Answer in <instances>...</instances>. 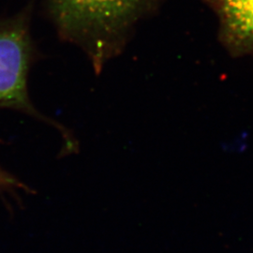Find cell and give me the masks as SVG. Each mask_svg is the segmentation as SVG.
Wrapping results in <instances>:
<instances>
[{"label": "cell", "mask_w": 253, "mask_h": 253, "mask_svg": "<svg viewBox=\"0 0 253 253\" xmlns=\"http://www.w3.org/2000/svg\"><path fill=\"white\" fill-rule=\"evenodd\" d=\"M161 0H47L46 10L65 42L79 47L100 74L121 54L137 26L159 9Z\"/></svg>", "instance_id": "obj_1"}, {"label": "cell", "mask_w": 253, "mask_h": 253, "mask_svg": "<svg viewBox=\"0 0 253 253\" xmlns=\"http://www.w3.org/2000/svg\"><path fill=\"white\" fill-rule=\"evenodd\" d=\"M31 8L0 23V107L15 109L54 126L61 134L62 155L75 153L78 143L71 131L39 112L27 90V77L36 57L30 33Z\"/></svg>", "instance_id": "obj_2"}, {"label": "cell", "mask_w": 253, "mask_h": 253, "mask_svg": "<svg viewBox=\"0 0 253 253\" xmlns=\"http://www.w3.org/2000/svg\"><path fill=\"white\" fill-rule=\"evenodd\" d=\"M218 20L219 40L234 55L253 57V0H203Z\"/></svg>", "instance_id": "obj_3"}, {"label": "cell", "mask_w": 253, "mask_h": 253, "mask_svg": "<svg viewBox=\"0 0 253 253\" xmlns=\"http://www.w3.org/2000/svg\"><path fill=\"white\" fill-rule=\"evenodd\" d=\"M25 190L27 192H33L27 185L23 184L17 178L12 176L9 172L0 169V190H5L10 193H14L16 190Z\"/></svg>", "instance_id": "obj_4"}]
</instances>
